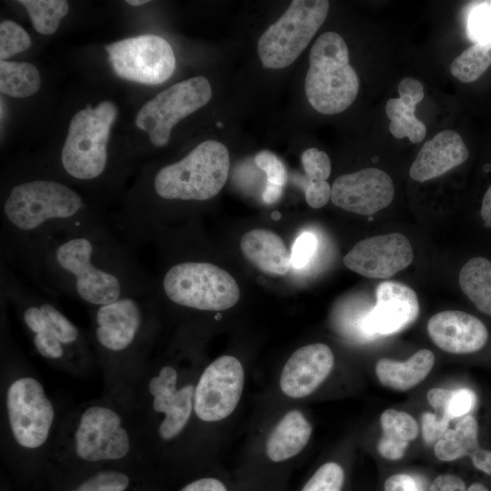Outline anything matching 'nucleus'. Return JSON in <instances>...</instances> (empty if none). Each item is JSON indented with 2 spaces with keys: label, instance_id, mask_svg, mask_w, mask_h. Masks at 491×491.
I'll return each instance as SVG.
<instances>
[{
  "label": "nucleus",
  "instance_id": "79ce46f5",
  "mask_svg": "<svg viewBox=\"0 0 491 491\" xmlns=\"http://www.w3.org/2000/svg\"><path fill=\"white\" fill-rule=\"evenodd\" d=\"M429 491H466L465 482L457 476L440 475L432 482Z\"/></svg>",
  "mask_w": 491,
  "mask_h": 491
},
{
  "label": "nucleus",
  "instance_id": "39448f33",
  "mask_svg": "<svg viewBox=\"0 0 491 491\" xmlns=\"http://www.w3.org/2000/svg\"><path fill=\"white\" fill-rule=\"evenodd\" d=\"M160 289L170 303L198 311L226 310L240 297L239 286L228 272L195 259L170 264L163 273Z\"/></svg>",
  "mask_w": 491,
  "mask_h": 491
},
{
  "label": "nucleus",
  "instance_id": "cd10ccee",
  "mask_svg": "<svg viewBox=\"0 0 491 491\" xmlns=\"http://www.w3.org/2000/svg\"><path fill=\"white\" fill-rule=\"evenodd\" d=\"M41 85L37 68L27 62H0V91L11 97L25 98L35 94Z\"/></svg>",
  "mask_w": 491,
  "mask_h": 491
},
{
  "label": "nucleus",
  "instance_id": "393cba45",
  "mask_svg": "<svg viewBox=\"0 0 491 491\" xmlns=\"http://www.w3.org/2000/svg\"><path fill=\"white\" fill-rule=\"evenodd\" d=\"M424 96L399 93L398 98H390L386 104V113L390 120L389 131L398 139L407 137L419 143L426 135L425 124L416 117L415 111Z\"/></svg>",
  "mask_w": 491,
  "mask_h": 491
},
{
  "label": "nucleus",
  "instance_id": "7c9ffc66",
  "mask_svg": "<svg viewBox=\"0 0 491 491\" xmlns=\"http://www.w3.org/2000/svg\"><path fill=\"white\" fill-rule=\"evenodd\" d=\"M30 16L34 28L42 35L54 34L69 11L65 0H19Z\"/></svg>",
  "mask_w": 491,
  "mask_h": 491
},
{
  "label": "nucleus",
  "instance_id": "09e8293b",
  "mask_svg": "<svg viewBox=\"0 0 491 491\" xmlns=\"http://www.w3.org/2000/svg\"><path fill=\"white\" fill-rule=\"evenodd\" d=\"M125 2L130 5L139 6V5L148 3L149 1L148 0H127Z\"/></svg>",
  "mask_w": 491,
  "mask_h": 491
},
{
  "label": "nucleus",
  "instance_id": "b1692460",
  "mask_svg": "<svg viewBox=\"0 0 491 491\" xmlns=\"http://www.w3.org/2000/svg\"><path fill=\"white\" fill-rule=\"evenodd\" d=\"M382 436L377 444L379 454L389 460L400 459L409 442L418 435L416 421L409 414L396 409H386L380 416Z\"/></svg>",
  "mask_w": 491,
  "mask_h": 491
},
{
  "label": "nucleus",
  "instance_id": "58836bf2",
  "mask_svg": "<svg viewBox=\"0 0 491 491\" xmlns=\"http://www.w3.org/2000/svg\"><path fill=\"white\" fill-rule=\"evenodd\" d=\"M449 421L436 413H424L421 416V426L425 442L432 445L439 441L448 429Z\"/></svg>",
  "mask_w": 491,
  "mask_h": 491
},
{
  "label": "nucleus",
  "instance_id": "6e6552de",
  "mask_svg": "<svg viewBox=\"0 0 491 491\" xmlns=\"http://www.w3.org/2000/svg\"><path fill=\"white\" fill-rule=\"evenodd\" d=\"M212 97L209 81L202 75L176 83L158 93L137 113L135 125L148 133L155 146L165 145L173 127L206 105Z\"/></svg>",
  "mask_w": 491,
  "mask_h": 491
},
{
  "label": "nucleus",
  "instance_id": "a18cd8bd",
  "mask_svg": "<svg viewBox=\"0 0 491 491\" xmlns=\"http://www.w3.org/2000/svg\"><path fill=\"white\" fill-rule=\"evenodd\" d=\"M480 215L486 227H491V185L488 187L483 197L480 209Z\"/></svg>",
  "mask_w": 491,
  "mask_h": 491
},
{
  "label": "nucleus",
  "instance_id": "49530a36",
  "mask_svg": "<svg viewBox=\"0 0 491 491\" xmlns=\"http://www.w3.org/2000/svg\"><path fill=\"white\" fill-rule=\"evenodd\" d=\"M282 193H283L282 186L267 183L262 195L263 201L266 204H274L279 200V198L282 195Z\"/></svg>",
  "mask_w": 491,
  "mask_h": 491
},
{
  "label": "nucleus",
  "instance_id": "473e14b6",
  "mask_svg": "<svg viewBox=\"0 0 491 491\" xmlns=\"http://www.w3.org/2000/svg\"><path fill=\"white\" fill-rule=\"evenodd\" d=\"M31 38L25 30L11 20L0 24V58L5 60L12 55L27 50Z\"/></svg>",
  "mask_w": 491,
  "mask_h": 491
},
{
  "label": "nucleus",
  "instance_id": "a19ab883",
  "mask_svg": "<svg viewBox=\"0 0 491 491\" xmlns=\"http://www.w3.org/2000/svg\"><path fill=\"white\" fill-rule=\"evenodd\" d=\"M385 491H424L410 475L396 474L385 482Z\"/></svg>",
  "mask_w": 491,
  "mask_h": 491
},
{
  "label": "nucleus",
  "instance_id": "f3484780",
  "mask_svg": "<svg viewBox=\"0 0 491 491\" xmlns=\"http://www.w3.org/2000/svg\"><path fill=\"white\" fill-rule=\"evenodd\" d=\"M333 366L334 355L328 346L316 343L302 346L284 366L280 388L289 397H305L326 379Z\"/></svg>",
  "mask_w": 491,
  "mask_h": 491
},
{
  "label": "nucleus",
  "instance_id": "4c0bfd02",
  "mask_svg": "<svg viewBox=\"0 0 491 491\" xmlns=\"http://www.w3.org/2000/svg\"><path fill=\"white\" fill-rule=\"evenodd\" d=\"M317 249V239L310 232H304L296 239L291 251V266L300 269L313 258Z\"/></svg>",
  "mask_w": 491,
  "mask_h": 491
},
{
  "label": "nucleus",
  "instance_id": "f03ea898",
  "mask_svg": "<svg viewBox=\"0 0 491 491\" xmlns=\"http://www.w3.org/2000/svg\"><path fill=\"white\" fill-rule=\"evenodd\" d=\"M105 222L68 185L32 178L10 186L2 205V232L10 253L30 273L45 246L77 227Z\"/></svg>",
  "mask_w": 491,
  "mask_h": 491
},
{
  "label": "nucleus",
  "instance_id": "ddd939ff",
  "mask_svg": "<svg viewBox=\"0 0 491 491\" xmlns=\"http://www.w3.org/2000/svg\"><path fill=\"white\" fill-rule=\"evenodd\" d=\"M413 258L408 238L400 233H390L357 242L343 261L347 268L363 276L386 279L407 267Z\"/></svg>",
  "mask_w": 491,
  "mask_h": 491
},
{
  "label": "nucleus",
  "instance_id": "5701e85b",
  "mask_svg": "<svg viewBox=\"0 0 491 491\" xmlns=\"http://www.w3.org/2000/svg\"><path fill=\"white\" fill-rule=\"evenodd\" d=\"M435 356L428 349H420L404 362L381 358L376 364L379 382L391 389L406 391L421 383L430 373Z\"/></svg>",
  "mask_w": 491,
  "mask_h": 491
},
{
  "label": "nucleus",
  "instance_id": "20e7f679",
  "mask_svg": "<svg viewBox=\"0 0 491 491\" xmlns=\"http://www.w3.org/2000/svg\"><path fill=\"white\" fill-rule=\"evenodd\" d=\"M359 79L349 64L343 37L336 32L319 35L311 47L305 92L312 107L320 114L336 115L356 100Z\"/></svg>",
  "mask_w": 491,
  "mask_h": 491
},
{
  "label": "nucleus",
  "instance_id": "a211bd4d",
  "mask_svg": "<svg viewBox=\"0 0 491 491\" xmlns=\"http://www.w3.org/2000/svg\"><path fill=\"white\" fill-rule=\"evenodd\" d=\"M427 333L440 349L452 354H468L482 349L488 331L477 317L459 310L434 315L427 323Z\"/></svg>",
  "mask_w": 491,
  "mask_h": 491
},
{
  "label": "nucleus",
  "instance_id": "4be33fe9",
  "mask_svg": "<svg viewBox=\"0 0 491 491\" xmlns=\"http://www.w3.org/2000/svg\"><path fill=\"white\" fill-rule=\"evenodd\" d=\"M312 426L302 412L286 413L270 433L266 452L273 462L286 461L297 454L308 443Z\"/></svg>",
  "mask_w": 491,
  "mask_h": 491
},
{
  "label": "nucleus",
  "instance_id": "4468645a",
  "mask_svg": "<svg viewBox=\"0 0 491 491\" xmlns=\"http://www.w3.org/2000/svg\"><path fill=\"white\" fill-rule=\"evenodd\" d=\"M149 296H126L93 306L95 337L100 347L117 354L136 343L145 321V300Z\"/></svg>",
  "mask_w": 491,
  "mask_h": 491
},
{
  "label": "nucleus",
  "instance_id": "72a5a7b5",
  "mask_svg": "<svg viewBox=\"0 0 491 491\" xmlns=\"http://www.w3.org/2000/svg\"><path fill=\"white\" fill-rule=\"evenodd\" d=\"M345 473L342 466L335 462L322 465L301 491H342Z\"/></svg>",
  "mask_w": 491,
  "mask_h": 491
},
{
  "label": "nucleus",
  "instance_id": "7ed1b4c3",
  "mask_svg": "<svg viewBox=\"0 0 491 491\" xmlns=\"http://www.w3.org/2000/svg\"><path fill=\"white\" fill-rule=\"evenodd\" d=\"M229 168L226 146L206 140L179 161L159 168L152 179L153 192L166 201H206L224 187Z\"/></svg>",
  "mask_w": 491,
  "mask_h": 491
},
{
  "label": "nucleus",
  "instance_id": "f8f14e48",
  "mask_svg": "<svg viewBox=\"0 0 491 491\" xmlns=\"http://www.w3.org/2000/svg\"><path fill=\"white\" fill-rule=\"evenodd\" d=\"M129 450L127 432L120 416L104 406H91L81 416L75 433V451L88 462L114 460Z\"/></svg>",
  "mask_w": 491,
  "mask_h": 491
},
{
  "label": "nucleus",
  "instance_id": "e433bc0d",
  "mask_svg": "<svg viewBox=\"0 0 491 491\" xmlns=\"http://www.w3.org/2000/svg\"><path fill=\"white\" fill-rule=\"evenodd\" d=\"M256 165L266 173L267 182L284 186L287 181V171L284 163L271 151L264 150L255 156Z\"/></svg>",
  "mask_w": 491,
  "mask_h": 491
},
{
  "label": "nucleus",
  "instance_id": "f704fd0d",
  "mask_svg": "<svg viewBox=\"0 0 491 491\" xmlns=\"http://www.w3.org/2000/svg\"><path fill=\"white\" fill-rule=\"evenodd\" d=\"M129 485V477L119 471H101L79 485L72 491H124Z\"/></svg>",
  "mask_w": 491,
  "mask_h": 491
},
{
  "label": "nucleus",
  "instance_id": "0eeeda50",
  "mask_svg": "<svg viewBox=\"0 0 491 491\" xmlns=\"http://www.w3.org/2000/svg\"><path fill=\"white\" fill-rule=\"evenodd\" d=\"M329 5L326 0H293L258 39L263 66L281 69L293 64L325 22Z\"/></svg>",
  "mask_w": 491,
  "mask_h": 491
},
{
  "label": "nucleus",
  "instance_id": "423d86ee",
  "mask_svg": "<svg viewBox=\"0 0 491 491\" xmlns=\"http://www.w3.org/2000/svg\"><path fill=\"white\" fill-rule=\"evenodd\" d=\"M116 115L115 105L108 100L95 107L88 105L74 115L60 155L62 170L68 177L93 182L104 176L108 165L107 142Z\"/></svg>",
  "mask_w": 491,
  "mask_h": 491
},
{
  "label": "nucleus",
  "instance_id": "f257e3e1",
  "mask_svg": "<svg viewBox=\"0 0 491 491\" xmlns=\"http://www.w3.org/2000/svg\"><path fill=\"white\" fill-rule=\"evenodd\" d=\"M29 274L46 290L91 307L126 296H149L155 288L132 248L115 235L107 222L55 237Z\"/></svg>",
  "mask_w": 491,
  "mask_h": 491
},
{
  "label": "nucleus",
  "instance_id": "6ab92c4d",
  "mask_svg": "<svg viewBox=\"0 0 491 491\" xmlns=\"http://www.w3.org/2000/svg\"><path fill=\"white\" fill-rule=\"evenodd\" d=\"M176 380L175 369L165 366L149 382V392L154 396V409L165 414L159 426V434L165 440L174 438L182 431L193 409L195 387L187 385L177 390Z\"/></svg>",
  "mask_w": 491,
  "mask_h": 491
},
{
  "label": "nucleus",
  "instance_id": "a878e982",
  "mask_svg": "<svg viewBox=\"0 0 491 491\" xmlns=\"http://www.w3.org/2000/svg\"><path fill=\"white\" fill-rule=\"evenodd\" d=\"M458 284L476 307L491 316V261L482 256L468 260L459 272Z\"/></svg>",
  "mask_w": 491,
  "mask_h": 491
},
{
  "label": "nucleus",
  "instance_id": "9d476101",
  "mask_svg": "<svg viewBox=\"0 0 491 491\" xmlns=\"http://www.w3.org/2000/svg\"><path fill=\"white\" fill-rule=\"evenodd\" d=\"M6 406L16 442L27 448L43 445L53 423L54 409L42 385L32 377L17 379L8 388Z\"/></svg>",
  "mask_w": 491,
  "mask_h": 491
},
{
  "label": "nucleus",
  "instance_id": "c85d7f7f",
  "mask_svg": "<svg viewBox=\"0 0 491 491\" xmlns=\"http://www.w3.org/2000/svg\"><path fill=\"white\" fill-rule=\"evenodd\" d=\"M491 65V39L475 43L465 49L451 64L453 76L463 83L477 80Z\"/></svg>",
  "mask_w": 491,
  "mask_h": 491
},
{
  "label": "nucleus",
  "instance_id": "c756f323",
  "mask_svg": "<svg viewBox=\"0 0 491 491\" xmlns=\"http://www.w3.org/2000/svg\"><path fill=\"white\" fill-rule=\"evenodd\" d=\"M427 401L436 414L452 420L469 415L476 405V396L469 388H432L427 392Z\"/></svg>",
  "mask_w": 491,
  "mask_h": 491
},
{
  "label": "nucleus",
  "instance_id": "c03bdc74",
  "mask_svg": "<svg viewBox=\"0 0 491 491\" xmlns=\"http://www.w3.org/2000/svg\"><path fill=\"white\" fill-rule=\"evenodd\" d=\"M470 456L476 468L491 475V451L478 447Z\"/></svg>",
  "mask_w": 491,
  "mask_h": 491
},
{
  "label": "nucleus",
  "instance_id": "aec40b11",
  "mask_svg": "<svg viewBox=\"0 0 491 491\" xmlns=\"http://www.w3.org/2000/svg\"><path fill=\"white\" fill-rule=\"evenodd\" d=\"M469 152L458 133L443 130L426 141L409 169L410 177L417 182L436 178L460 165Z\"/></svg>",
  "mask_w": 491,
  "mask_h": 491
},
{
  "label": "nucleus",
  "instance_id": "37998d69",
  "mask_svg": "<svg viewBox=\"0 0 491 491\" xmlns=\"http://www.w3.org/2000/svg\"><path fill=\"white\" fill-rule=\"evenodd\" d=\"M180 491H227V489L220 480L205 477L188 484Z\"/></svg>",
  "mask_w": 491,
  "mask_h": 491
},
{
  "label": "nucleus",
  "instance_id": "9b49d317",
  "mask_svg": "<svg viewBox=\"0 0 491 491\" xmlns=\"http://www.w3.org/2000/svg\"><path fill=\"white\" fill-rule=\"evenodd\" d=\"M245 373L240 361L222 356L203 372L195 388L194 409L205 422L229 416L235 409L244 388Z\"/></svg>",
  "mask_w": 491,
  "mask_h": 491
},
{
  "label": "nucleus",
  "instance_id": "c9c22d12",
  "mask_svg": "<svg viewBox=\"0 0 491 491\" xmlns=\"http://www.w3.org/2000/svg\"><path fill=\"white\" fill-rule=\"evenodd\" d=\"M301 162L309 181H326L329 177L331 162L326 152L308 148L303 152Z\"/></svg>",
  "mask_w": 491,
  "mask_h": 491
},
{
  "label": "nucleus",
  "instance_id": "2eb2a0df",
  "mask_svg": "<svg viewBox=\"0 0 491 491\" xmlns=\"http://www.w3.org/2000/svg\"><path fill=\"white\" fill-rule=\"evenodd\" d=\"M394 195L391 177L373 167L340 175L331 186V201L335 205L361 215H372L386 208Z\"/></svg>",
  "mask_w": 491,
  "mask_h": 491
},
{
  "label": "nucleus",
  "instance_id": "2f4dec72",
  "mask_svg": "<svg viewBox=\"0 0 491 491\" xmlns=\"http://www.w3.org/2000/svg\"><path fill=\"white\" fill-rule=\"evenodd\" d=\"M466 34L474 43L491 39V0L472 1L465 8Z\"/></svg>",
  "mask_w": 491,
  "mask_h": 491
},
{
  "label": "nucleus",
  "instance_id": "ea45409f",
  "mask_svg": "<svg viewBox=\"0 0 491 491\" xmlns=\"http://www.w3.org/2000/svg\"><path fill=\"white\" fill-rule=\"evenodd\" d=\"M331 199V186L326 181H309L306 201L312 208H321Z\"/></svg>",
  "mask_w": 491,
  "mask_h": 491
},
{
  "label": "nucleus",
  "instance_id": "1a4fd4ad",
  "mask_svg": "<svg viewBox=\"0 0 491 491\" xmlns=\"http://www.w3.org/2000/svg\"><path fill=\"white\" fill-rule=\"evenodd\" d=\"M105 49L114 72L128 81L159 85L175 71L174 51L159 35H141L114 42Z\"/></svg>",
  "mask_w": 491,
  "mask_h": 491
},
{
  "label": "nucleus",
  "instance_id": "de8ad7c7",
  "mask_svg": "<svg viewBox=\"0 0 491 491\" xmlns=\"http://www.w3.org/2000/svg\"><path fill=\"white\" fill-rule=\"evenodd\" d=\"M466 491H489L486 486L480 483H474L469 487L466 488Z\"/></svg>",
  "mask_w": 491,
  "mask_h": 491
},
{
  "label": "nucleus",
  "instance_id": "bb28decb",
  "mask_svg": "<svg viewBox=\"0 0 491 491\" xmlns=\"http://www.w3.org/2000/svg\"><path fill=\"white\" fill-rule=\"evenodd\" d=\"M478 426L476 418L467 415L458 419L454 429L448 428L435 445V455L441 461H454L471 456L476 450Z\"/></svg>",
  "mask_w": 491,
  "mask_h": 491
},
{
  "label": "nucleus",
  "instance_id": "412c9836",
  "mask_svg": "<svg viewBox=\"0 0 491 491\" xmlns=\"http://www.w3.org/2000/svg\"><path fill=\"white\" fill-rule=\"evenodd\" d=\"M240 247L246 258L268 276H284L290 269V253L282 238L273 231L250 230L242 236Z\"/></svg>",
  "mask_w": 491,
  "mask_h": 491
},
{
  "label": "nucleus",
  "instance_id": "dca6fc26",
  "mask_svg": "<svg viewBox=\"0 0 491 491\" xmlns=\"http://www.w3.org/2000/svg\"><path fill=\"white\" fill-rule=\"evenodd\" d=\"M376 300L364 320V332L368 340L398 333L418 316V297L411 287L403 283H380L376 289Z\"/></svg>",
  "mask_w": 491,
  "mask_h": 491
}]
</instances>
